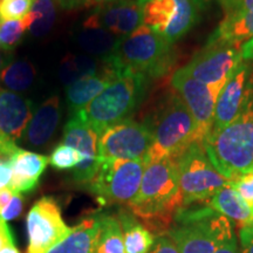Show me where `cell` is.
I'll return each instance as SVG.
<instances>
[{"label": "cell", "instance_id": "cell-20", "mask_svg": "<svg viewBox=\"0 0 253 253\" xmlns=\"http://www.w3.org/2000/svg\"><path fill=\"white\" fill-rule=\"evenodd\" d=\"M116 78L118 77L102 61V69L99 74L82 78L66 87V102H67L71 115H75L81 112Z\"/></svg>", "mask_w": 253, "mask_h": 253}, {"label": "cell", "instance_id": "cell-15", "mask_svg": "<svg viewBox=\"0 0 253 253\" xmlns=\"http://www.w3.org/2000/svg\"><path fill=\"white\" fill-rule=\"evenodd\" d=\"M142 24L143 19L137 0H116L95 9L84 23V28H99L121 39Z\"/></svg>", "mask_w": 253, "mask_h": 253}, {"label": "cell", "instance_id": "cell-32", "mask_svg": "<svg viewBox=\"0 0 253 253\" xmlns=\"http://www.w3.org/2000/svg\"><path fill=\"white\" fill-rule=\"evenodd\" d=\"M34 0H0V23L23 20L31 12Z\"/></svg>", "mask_w": 253, "mask_h": 253}, {"label": "cell", "instance_id": "cell-48", "mask_svg": "<svg viewBox=\"0 0 253 253\" xmlns=\"http://www.w3.org/2000/svg\"><path fill=\"white\" fill-rule=\"evenodd\" d=\"M249 226H250V227H251V229H252V230H253V223H252V224H251V225H249Z\"/></svg>", "mask_w": 253, "mask_h": 253}, {"label": "cell", "instance_id": "cell-21", "mask_svg": "<svg viewBox=\"0 0 253 253\" xmlns=\"http://www.w3.org/2000/svg\"><path fill=\"white\" fill-rule=\"evenodd\" d=\"M209 205L217 212L225 216L231 223H235L239 229L253 223V210L230 184L218 190L210 199Z\"/></svg>", "mask_w": 253, "mask_h": 253}, {"label": "cell", "instance_id": "cell-1", "mask_svg": "<svg viewBox=\"0 0 253 253\" xmlns=\"http://www.w3.org/2000/svg\"><path fill=\"white\" fill-rule=\"evenodd\" d=\"M182 209L177 161L164 157L147 164L140 190L128 210L155 237H162L168 236Z\"/></svg>", "mask_w": 253, "mask_h": 253}, {"label": "cell", "instance_id": "cell-25", "mask_svg": "<svg viewBox=\"0 0 253 253\" xmlns=\"http://www.w3.org/2000/svg\"><path fill=\"white\" fill-rule=\"evenodd\" d=\"M212 34L229 42L242 46V43L253 38V9L235 17H224L223 21Z\"/></svg>", "mask_w": 253, "mask_h": 253}, {"label": "cell", "instance_id": "cell-34", "mask_svg": "<svg viewBox=\"0 0 253 253\" xmlns=\"http://www.w3.org/2000/svg\"><path fill=\"white\" fill-rule=\"evenodd\" d=\"M225 17L246 13L253 9V0H219Z\"/></svg>", "mask_w": 253, "mask_h": 253}, {"label": "cell", "instance_id": "cell-47", "mask_svg": "<svg viewBox=\"0 0 253 253\" xmlns=\"http://www.w3.org/2000/svg\"><path fill=\"white\" fill-rule=\"evenodd\" d=\"M0 253H21L19 250L15 248V245H11V246H6L0 251Z\"/></svg>", "mask_w": 253, "mask_h": 253}, {"label": "cell", "instance_id": "cell-30", "mask_svg": "<svg viewBox=\"0 0 253 253\" xmlns=\"http://www.w3.org/2000/svg\"><path fill=\"white\" fill-rule=\"evenodd\" d=\"M84 161V157L80 151L63 143L56 145L48 158L50 166L56 170H73Z\"/></svg>", "mask_w": 253, "mask_h": 253}, {"label": "cell", "instance_id": "cell-31", "mask_svg": "<svg viewBox=\"0 0 253 253\" xmlns=\"http://www.w3.org/2000/svg\"><path fill=\"white\" fill-rule=\"evenodd\" d=\"M27 31L24 20H8L0 23V47L8 52L15 48Z\"/></svg>", "mask_w": 253, "mask_h": 253}, {"label": "cell", "instance_id": "cell-11", "mask_svg": "<svg viewBox=\"0 0 253 253\" xmlns=\"http://www.w3.org/2000/svg\"><path fill=\"white\" fill-rule=\"evenodd\" d=\"M151 144L153 132L149 126L126 119L109 126L99 136L97 156L100 161H144Z\"/></svg>", "mask_w": 253, "mask_h": 253}, {"label": "cell", "instance_id": "cell-46", "mask_svg": "<svg viewBox=\"0 0 253 253\" xmlns=\"http://www.w3.org/2000/svg\"><path fill=\"white\" fill-rule=\"evenodd\" d=\"M211 1H213V0H192V2H194L198 8H204L205 6Z\"/></svg>", "mask_w": 253, "mask_h": 253}, {"label": "cell", "instance_id": "cell-29", "mask_svg": "<svg viewBox=\"0 0 253 253\" xmlns=\"http://www.w3.org/2000/svg\"><path fill=\"white\" fill-rule=\"evenodd\" d=\"M56 18L55 0H34L31 12L23 20L31 36H46L54 25Z\"/></svg>", "mask_w": 253, "mask_h": 253}, {"label": "cell", "instance_id": "cell-45", "mask_svg": "<svg viewBox=\"0 0 253 253\" xmlns=\"http://www.w3.org/2000/svg\"><path fill=\"white\" fill-rule=\"evenodd\" d=\"M8 53L0 47V73L8 65Z\"/></svg>", "mask_w": 253, "mask_h": 253}, {"label": "cell", "instance_id": "cell-44", "mask_svg": "<svg viewBox=\"0 0 253 253\" xmlns=\"http://www.w3.org/2000/svg\"><path fill=\"white\" fill-rule=\"evenodd\" d=\"M60 6L65 9H73L81 4H84V0H58Z\"/></svg>", "mask_w": 253, "mask_h": 253}, {"label": "cell", "instance_id": "cell-40", "mask_svg": "<svg viewBox=\"0 0 253 253\" xmlns=\"http://www.w3.org/2000/svg\"><path fill=\"white\" fill-rule=\"evenodd\" d=\"M12 178V169L8 161L0 160V189L9 185Z\"/></svg>", "mask_w": 253, "mask_h": 253}, {"label": "cell", "instance_id": "cell-14", "mask_svg": "<svg viewBox=\"0 0 253 253\" xmlns=\"http://www.w3.org/2000/svg\"><path fill=\"white\" fill-rule=\"evenodd\" d=\"M97 142H99L97 132L87 123L81 121L78 116L72 115L63 128L61 143L79 150L84 157V162L74 168L71 173L75 184L87 188L96 175L100 167V160L97 156Z\"/></svg>", "mask_w": 253, "mask_h": 253}, {"label": "cell", "instance_id": "cell-7", "mask_svg": "<svg viewBox=\"0 0 253 253\" xmlns=\"http://www.w3.org/2000/svg\"><path fill=\"white\" fill-rule=\"evenodd\" d=\"M176 161L183 208L209 205L218 190L230 183L214 168L202 142L192 143Z\"/></svg>", "mask_w": 253, "mask_h": 253}, {"label": "cell", "instance_id": "cell-5", "mask_svg": "<svg viewBox=\"0 0 253 253\" xmlns=\"http://www.w3.org/2000/svg\"><path fill=\"white\" fill-rule=\"evenodd\" d=\"M149 81L145 75L122 73L75 116L100 136L109 126L130 118L143 101Z\"/></svg>", "mask_w": 253, "mask_h": 253}, {"label": "cell", "instance_id": "cell-49", "mask_svg": "<svg viewBox=\"0 0 253 253\" xmlns=\"http://www.w3.org/2000/svg\"><path fill=\"white\" fill-rule=\"evenodd\" d=\"M252 171H253V170H252Z\"/></svg>", "mask_w": 253, "mask_h": 253}, {"label": "cell", "instance_id": "cell-43", "mask_svg": "<svg viewBox=\"0 0 253 253\" xmlns=\"http://www.w3.org/2000/svg\"><path fill=\"white\" fill-rule=\"evenodd\" d=\"M116 1V0H84V7H102V6H106L108 4H112V2Z\"/></svg>", "mask_w": 253, "mask_h": 253}, {"label": "cell", "instance_id": "cell-42", "mask_svg": "<svg viewBox=\"0 0 253 253\" xmlns=\"http://www.w3.org/2000/svg\"><path fill=\"white\" fill-rule=\"evenodd\" d=\"M15 192L9 188H2L0 189V214L5 210L9 202H11L12 197H13Z\"/></svg>", "mask_w": 253, "mask_h": 253}, {"label": "cell", "instance_id": "cell-12", "mask_svg": "<svg viewBox=\"0 0 253 253\" xmlns=\"http://www.w3.org/2000/svg\"><path fill=\"white\" fill-rule=\"evenodd\" d=\"M26 229L27 253H48L73 231L63 220L59 203L50 196L33 204L26 217Z\"/></svg>", "mask_w": 253, "mask_h": 253}, {"label": "cell", "instance_id": "cell-22", "mask_svg": "<svg viewBox=\"0 0 253 253\" xmlns=\"http://www.w3.org/2000/svg\"><path fill=\"white\" fill-rule=\"evenodd\" d=\"M100 229V212L84 218L73 227L67 238L48 253H93Z\"/></svg>", "mask_w": 253, "mask_h": 253}, {"label": "cell", "instance_id": "cell-6", "mask_svg": "<svg viewBox=\"0 0 253 253\" xmlns=\"http://www.w3.org/2000/svg\"><path fill=\"white\" fill-rule=\"evenodd\" d=\"M232 223L210 205L183 208L168 237L179 253H214L224 239L233 235Z\"/></svg>", "mask_w": 253, "mask_h": 253}, {"label": "cell", "instance_id": "cell-8", "mask_svg": "<svg viewBox=\"0 0 253 253\" xmlns=\"http://www.w3.org/2000/svg\"><path fill=\"white\" fill-rule=\"evenodd\" d=\"M143 161L103 160L89 190L101 205H128L140 190L144 172Z\"/></svg>", "mask_w": 253, "mask_h": 253}, {"label": "cell", "instance_id": "cell-19", "mask_svg": "<svg viewBox=\"0 0 253 253\" xmlns=\"http://www.w3.org/2000/svg\"><path fill=\"white\" fill-rule=\"evenodd\" d=\"M47 164L48 158L43 155L19 148L17 153L9 160V166L12 169L9 189L17 194L33 191L39 184Z\"/></svg>", "mask_w": 253, "mask_h": 253}, {"label": "cell", "instance_id": "cell-3", "mask_svg": "<svg viewBox=\"0 0 253 253\" xmlns=\"http://www.w3.org/2000/svg\"><path fill=\"white\" fill-rule=\"evenodd\" d=\"M173 45L142 24L131 34L119 40L113 54L101 59L115 75L135 73L158 79L175 63Z\"/></svg>", "mask_w": 253, "mask_h": 253}, {"label": "cell", "instance_id": "cell-13", "mask_svg": "<svg viewBox=\"0 0 253 253\" xmlns=\"http://www.w3.org/2000/svg\"><path fill=\"white\" fill-rule=\"evenodd\" d=\"M171 86L191 113L197 125L199 141L204 143L212 128L214 108L221 89L196 80L182 68L173 73Z\"/></svg>", "mask_w": 253, "mask_h": 253}, {"label": "cell", "instance_id": "cell-39", "mask_svg": "<svg viewBox=\"0 0 253 253\" xmlns=\"http://www.w3.org/2000/svg\"><path fill=\"white\" fill-rule=\"evenodd\" d=\"M11 245H15L13 233L8 224L2 218H0V251L6 246Z\"/></svg>", "mask_w": 253, "mask_h": 253}, {"label": "cell", "instance_id": "cell-9", "mask_svg": "<svg viewBox=\"0 0 253 253\" xmlns=\"http://www.w3.org/2000/svg\"><path fill=\"white\" fill-rule=\"evenodd\" d=\"M242 62L239 45L211 34L203 48L182 69L196 80L221 89Z\"/></svg>", "mask_w": 253, "mask_h": 253}, {"label": "cell", "instance_id": "cell-23", "mask_svg": "<svg viewBox=\"0 0 253 253\" xmlns=\"http://www.w3.org/2000/svg\"><path fill=\"white\" fill-rule=\"evenodd\" d=\"M118 218L123 230L126 253H149L155 236L129 210H120Z\"/></svg>", "mask_w": 253, "mask_h": 253}, {"label": "cell", "instance_id": "cell-10", "mask_svg": "<svg viewBox=\"0 0 253 253\" xmlns=\"http://www.w3.org/2000/svg\"><path fill=\"white\" fill-rule=\"evenodd\" d=\"M137 2L143 25L172 45L198 20V7L192 0H137Z\"/></svg>", "mask_w": 253, "mask_h": 253}, {"label": "cell", "instance_id": "cell-38", "mask_svg": "<svg viewBox=\"0 0 253 253\" xmlns=\"http://www.w3.org/2000/svg\"><path fill=\"white\" fill-rule=\"evenodd\" d=\"M214 253H240L239 243L237 240L236 233L227 237L217 246Z\"/></svg>", "mask_w": 253, "mask_h": 253}, {"label": "cell", "instance_id": "cell-33", "mask_svg": "<svg viewBox=\"0 0 253 253\" xmlns=\"http://www.w3.org/2000/svg\"><path fill=\"white\" fill-rule=\"evenodd\" d=\"M229 184L238 191V194L242 196L246 204L253 210V171L237 177Z\"/></svg>", "mask_w": 253, "mask_h": 253}, {"label": "cell", "instance_id": "cell-17", "mask_svg": "<svg viewBox=\"0 0 253 253\" xmlns=\"http://www.w3.org/2000/svg\"><path fill=\"white\" fill-rule=\"evenodd\" d=\"M33 116V102L19 93L0 88V134L21 141Z\"/></svg>", "mask_w": 253, "mask_h": 253}, {"label": "cell", "instance_id": "cell-35", "mask_svg": "<svg viewBox=\"0 0 253 253\" xmlns=\"http://www.w3.org/2000/svg\"><path fill=\"white\" fill-rule=\"evenodd\" d=\"M24 209V198L21 194H17L15 192L13 197H12L11 202H9L7 207L5 208V210L2 211V213L0 214V218H2L5 221L13 220L15 218L20 216L23 212Z\"/></svg>", "mask_w": 253, "mask_h": 253}, {"label": "cell", "instance_id": "cell-36", "mask_svg": "<svg viewBox=\"0 0 253 253\" xmlns=\"http://www.w3.org/2000/svg\"><path fill=\"white\" fill-rule=\"evenodd\" d=\"M149 253H179L175 243L168 236L157 237Z\"/></svg>", "mask_w": 253, "mask_h": 253}, {"label": "cell", "instance_id": "cell-27", "mask_svg": "<svg viewBox=\"0 0 253 253\" xmlns=\"http://www.w3.org/2000/svg\"><path fill=\"white\" fill-rule=\"evenodd\" d=\"M119 38L99 28H84L77 38L78 45L89 55L107 58L115 50Z\"/></svg>", "mask_w": 253, "mask_h": 253}, {"label": "cell", "instance_id": "cell-16", "mask_svg": "<svg viewBox=\"0 0 253 253\" xmlns=\"http://www.w3.org/2000/svg\"><path fill=\"white\" fill-rule=\"evenodd\" d=\"M250 67L251 62L243 61L221 88L214 108L213 125L209 135H214L223 130L238 115L244 101Z\"/></svg>", "mask_w": 253, "mask_h": 253}, {"label": "cell", "instance_id": "cell-41", "mask_svg": "<svg viewBox=\"0 0 253 253\" xmlns=\"http://www.w3.org/2000/svg\"><path fill=\"white\" fill-rule=\"evenodd\" d=\"M240 53H242L243 61L253 62V38L240 46Z\"/></svg>", "mask_w": 253, "mask_h": 253}, {"label": "cell", "instance_id": "cell-26", "mask_svg": "<svg viewBox=\"0 0 253 253\" xmlns=\"http://www.w3.org/2000/svg\"><path fill=\"white\" fill-rule=\"evenodd\" d=\"M102 69V68H101ZM101 72V71H100ZM99 61L91 55L67 54L62 59L59 77L66 87L82 78L99 74Z\"/></svg>", "mask_w": 253, "mask_h": 253}, {"label": "cell", "instance_id": "cell-37", "mask_svg": "<svg viewBox=\"0 0 253 253\" xmlns=\"http://www.w3.org/2000/svg\"><path fill=\"white\" fill-rule=\"evenodd\" d=\"M240 253H253V230L250 226L239 229Z\"/></svg>", "mask_w": 253, "mask_h": 253}, {"label": "cell", "instance_id": "cell-2", "mask_svg": "<svg viewBox=\"0 0 253 253\" xmlns=\"http://www.w3.org/2000/svg\"><path fill=\"white\" fill-rule=\"evenodd\" d=\"M204 147L211 162L227 181L253 170V63L250 67L244 101L226 128L209 135Z\"/></svg>", "mask_w": 253, "mask_h": 253}, {"label": "cell", "instance_id": "cell-4", "mask_svg": "<svg viewBox=\"0 0 253 253\" xmlns=\"http://www.w3.org/2000/svg\"><path fill=\"white\" fill-rule=\"evenodd\" d=\"M148 126L153 132V144L143 161L144 166L164 157L177 160L192 143L201 142L197 125L175 90L163 97Z\"/></svg>", "mask_w": 253, "mask_h": 253}, {"label": "cell", "instance_id": "cell-28", "mask_svg": "<svg viewBox=\"0 0 253 253\" xmlns=\"http://www.w3.org/2000/svg\"><path fill=\"white\" fill-rule=\"evenodd\" d=\"M37 69L27 60H19L8 63L0 73V84L14 93L27 90L34 84Z\"/></svg>", "mask_w": 253, "mask_h": 253}, {"label": "cell", "instance_id": "cell-24", "mask_svg": "<svg viewBox=\"0 0 253 253\" xmlns=\"http://www.w3.org/2000/svg\"><path fill=\"white\" fill-rule=\"evenodd\" d=\"M93 253H126L118 214L100 212V229Z\"/></svg>", "mask_w": 253, "mask_h": 253}, {"label": "cell", "instance_id": "cell-18", "mask_svg": "<svg viewBox=\"0 0 253 253\" xmlns=\"http://www.w3.org/2000/svg\"><path fill=\"white\" fill-rule=\"evenodd\" d=\"M62 109L58 95L43 101L34 112L21 141L34 149H42L53 140L59 123L61 121Z\"/></svg>", "mask_w": 253, "mask_h": 253}]
</instances>
